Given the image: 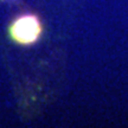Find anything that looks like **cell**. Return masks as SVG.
Segmentation results:
<instances>
[{"label": "cell", "instance_id": "obj_1", "mask_svg": "<svg viewBox=\"0 0 128 128\" xmlns=\"http://www.w3.org/2000/svg\"><path fill=\"white\" fill-rule=\"evenodd\" d=\"M11 37L19 44L28 45L40 37V20L33 14H24L14 20L10 28Z\"/></svg>", "mask_w": 128, "mask_h": 128}]
</instances>
